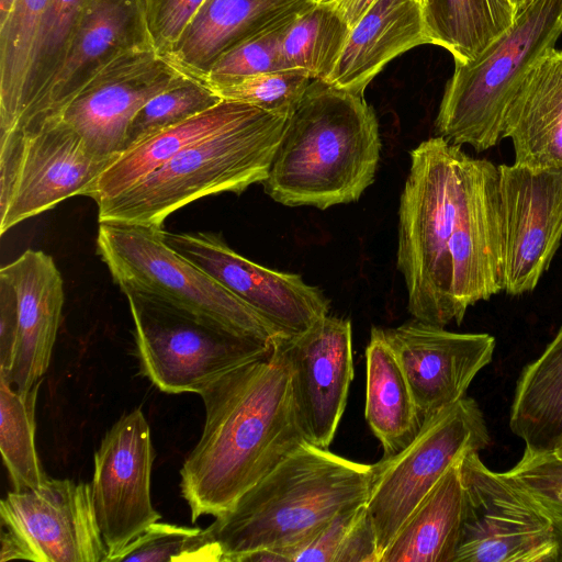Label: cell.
Returning <instances> with one entry per match:
<instances>
[{
	"instance_id": "1",
	"label": "cell",
	"mask_w": 562,
	"mask_h": 562,
	"mask_svg": "<svg viewBox=\"0 0 562 562\" xmlns=\"http://www.w3.org/2000/svg\"><path fill=\"white\" fill-rule=\"evenodd\" d=\"M397 269L408 312L445 327L503 281L497 166L441 136L411 151L398 210Z\"/></svg>"
},
{
	"instance_id": "2",
	"label": "cell",
	"mask_w": 562,
	"mask_h": 562,
	"mask_svg": "<svg viewBox=\"0 0 562 562\" xmlns=\"http://www.w3.org/2000/svg\"><path fill=\"white\" fill-rule=\"evenodd\" d=\"M285 338L277 339L268 356L232 370L199 394L205 422L180 470L192 522L231 509L307 441L294 407Z\"/></svg>"
},
{
	"instance_id": "3",
	"label": "cell",
	"mask_w": 562,
	"mask_h": 562,
	"mask_svg": "<svg viewBox=\"0 0 562 562\" xmlns=\"http://www.w3.org/2000/svg\"><path fill=\"white\" fill-rule=\"evenodd\" d=\"M372 464L305 441L203 529L205 562L290 548L339 512L367 503Z\"/></svg>"
},
{
	"instance_id": "4",
	"label": "cell",
	"mask_w": 562,
	"mask_h": 562,
	"mask_svg": "<svg viewBox=\"0 0 562 562\" xmlns=\"http://www.w3.org/2000/svg\"><path fill=\"white\" fill-rule=\"evenodd\" d=\"M380 151L378 120L363 94L312 79L286 119L262 186L288 206L353 202L373 182Z\"/></svg>"
},
{
	"instance_id": "5",
	"label": "cell",
	"mask_w": 562,
	"mask_h": 562,
	"mask_svg": "<svg viewBox=\"0 0 562 562\" xmlns=\"http://www.w3.org/2000/svg\"><path fill=\"white\" fill-rule=\"evenodd\" d=\"M286 119L257 109L190 145L125 191L98 203L99 222L162 228L171 213L193 201L223 192L239 194L262 183Z\"/></svg>"
},
{
	"instance_id": "6",
	"label": "cell",
	"mask_w": 562,
	"mask_h": 562,
	"mask_svg": "<svg viewBox=\"0 0 562 562\" xmlns=\"http://www.w3.org/2000/svg\"><path fill=\"white\" fill-rule=\"evenodd\" d=\"M561 35L562 0H532L475 60L454 64L435 122L439 136L477 151L495 146L520 82Z\"/></svg>"
},
{
	"instance_id": "7",
	"label": "cell",
	"mask_w": 562,
	"mask_h": 562,
	"mask_svg": "<svg viewBox=\"0 0 562 562\" xmlns=\"http://www.w3.org/2000/svg\"><path fill=\"white\" fill-rule=\"evenodd\" d=\"M162 233L151 226L99 222L98 252L125 295L172 306L269 344L282 337L251 307L169 247Z\"/></svg>"
},
{
	"instance_id": "8",
	"label": "cell",
	"mask_w": 562,
	"mask_h": 562,
	"mask_svg": "<svg viewBox=\"0 0 562 562\" xmlns=\"http://www.w3.org/2000/svg\"><path fill=\"white\" fill-rule=\"evenodd\" d=\"M125 296L140 372L162 392L200 394L232 370L268 356L273 347L172 306Z\"/></svg>"
},
{
	"instance_id": "9",
	"label": "cell",
	"mask_w": 562,
	"mask_h": 562,
	"mask_svg": "<svg viewBox=\"0 0 562 562\" xmlns=\"http://www.w3.org/2000/svg\"><path fill=\"white\" fill-rule=\"evenodd\" d=\"M119 156L93 151L61 117L0 134V234L86 195Z\"/></svg>"
},
{
	"instance_id": "10",
	"label": "cell",
	"mask_w": 562,
	"mask_h": 562,
	"mask_svg": "<svg viewBox=\"0 0 562 562\" xmlns=\"http://www.w3.org/2000/svg\"><path fill=\"white\" fill-rule=\"evenodd\" d=\"M491 442L482 409L464 396L422 426L416 438L395 454L372 464L366 506L380 559L402 525L446 471L468 451Z\"/></svg>"
},
{
	"instance_id": "11",
	"label": "cell",
	"mask_w": 562,
	"mask_h": 562,
	"mask_svg": "<svg viewBox=\"0 0 562 562\" xmlns=\"http://www.w3.org/2000/svg\"><path fill=\"white\" fill-rule=\"evenodd\" d=\"M462 519L453 562H561L562 532L503 472L479 451L459 460Z\"/></svg>"
},
{
	"instance_id": "12",
	"label": "cell",
	"mask_w": 562,
	"mask_h": 562,
	"mask_svg": "<svg viewBox=\"0 0 562 562\" xmlns=\"http://www.w3.org/2000/svg\"><path fill=\"white\" fill-rule=\"evenodd\" d=\"M0 515V562L106 561L88 483L48 477L37 488L9 492Z\"/></svg>"
},
{
	"instance_id": "13",
	"label": "cell",
	"mask_w": 562,
	"mask_h": 562,
	"mask_svg": "<svg viewBox=\"0 0 562 562\" xmlns=\"http://www.w3.org/2000/svg\"><path fill=\"white\" fill-rule=\"evenodd\" d=\"M154 459L150 428L140 407L122 415L94 452L90 487L109 552L105 562L161 518L150 496Z\"/></svg>"
},
{
	"instance_id": "14",
	"label": "cell",
	"mask_w": 562,
	"mask_h": 562,
	"mask_svg": "<svg viewBox=\"0 0 562 562\" xmlns=\"http://www.w3.org/2000/svg\"><path fill=\"white\" fill-rule=\"evenodd\" d=\"M166 244L251 307L282 337L307 330L329 311L323 292L299 274L255 263L213 233H162Z\"/></svg>"
},
{
	"instance_id": "15",
	"label": "cell",
	"mask_w": 562,
	"mask_h": 562,
	"mask_svg": "<svg viewBox=\"0 0 562 562\" xmlns=\"http://www.w3.org/2000/svg\"><path fill=\"white\" fill-rule=\"evenodd\" d=\"M188 77L153 46L136 48L102 68L58 117L75 128L97 154L120 156L138 110Z\"/></svg>"
},
{
	"instance_id": "16",
	"label": "cell",
	"mask_w": 562,
	"mask_h": 562,
	"mask_svg": "<svg viewBox=\"0 0 562 562\" xmlns=\"http://www.w3.org/2000/svg\"><path fill=\"white\" fill-rule=\"evenodd\" d=\"M504 290L532 291L562 238V169L501 165Z\"/></svg>"
},
{
	"instance_id": "17",
	"label": "cell",
	"mask_w": 562,
	"mask_h": 562,
	"mask_svg": "<svg viewBox=\"0 0 562 562\" xmlns=\"http://www.w3.org/2000/svg\"><path fill=\"white\" fill-rule=\"evenodd\" d=\"M383 335L407 376L423 424L467 395L496 345L488 334L453 333L415 318Z\"/></svg>"
},
{
	"instance_id": "18",
	"label": "cell",
	"mask_w": 562,
	"mask_h": 562,
	"mask_svg": "<svg viewBox=\"0 0 562 562\" xmlns=\"http://www.w3.org/2000/svg\"><path fill=\"white\" fill-rule=\"evenodd\" d=\"M285 345L300 427L308 442L327 449L353 379L351 323L327 314L304 333L286 337Z\"/></svg>"
},
{
	"instance_id": "19",
	"label": "cell",
	"mask_w": 562,
	"mask_h": 562,
	"mask_svg": "<svg viewBox=\"0 0 562 562\" xmlns=\"http://www.w3.org/2000/svg\"><path fill=\"white\" fill-rule=\"evenodd\" d=\"M146 46L153 44L143 0H90L56 74L16 131L58 117L109 63Z\"/></svg>"
},
{
	"instance_id": "20",
	"label": "cell",
	"mask_w": 562,
	"mask_h": 562,
	"mask_svg": "<svg viewBox=\"0 0 562 562\" xmlns=\"http://www.w3.org/2000/svg\"><path fill=\"white\" fill-rule=\"evenodd\" d=\"M13 288L18 305V340L13 367L7 379L27 392L44 380L64 305V282L54 259L29 249L0 270Z\"/></svg>"
},
{
	"instance_id": "21",
	"label": "cell",
	"mask_w": 562,
	"mask_h": 562,
	"mask_svg": "<svg viewBox=\"0 0 562 562\" xmlns=\"http://www.w3.org/2000/svg\"><path fill=\"white\" fill-rule=\"evenodd\" d=\"M515 164L562 169V48H550L526 74L505 113Z\"/></svg>"
},
{
	"instance_id": "22",
	"label": "cell",
	"mask_w": 562,
	"mask_h": 562,
	"mask_svg": "<svg viewBox=\"0 0 562 562\" xmlns=\"http://www.w3.org/2000/svg\"><path fill=\"white\" fill-rule=\"evenodd\" d=\"M430 44L422 0H378L355 24L335 69L325 81L363 94L395 57Z\"/></svg>"
},
{
	"instance_id": "23",
	"label": "cell",
	"mask_w": 562,
	"mask_h": 562,
	"mask_svg": "<svg viewBox=\"0 0 562 562\" xmlns=\"http://www.w3.org/2000/svg\"><path fill=\"white\" fill-rule=\"evenodd\" d=\"M311 0H205L171 52L164 56L201 80L217 58L245 38Z\"/></svg>"
},
{
	"instance_id": "24",
	"label": "cell",
	"mask_w": 562,
	"mask_h": 562,
	"mask_svg": "<svg viewBox=\"0 0 562 562\" xmlns=\"http://www.w3.org/2000/svg\"><path fill=\"white\" fill-rule=\"evenodd\" d=\"M257 109L222 100L213 108L151 135L123 151L102 172L87 196L98 204L120 194L182 149L229 127Z\"/></svg>"
},
{
	"instance_id": "25",
	"label": "cell",
	"mask_w": 562,
	"mask_h": 562,
	"mask_svg": "<svg viewBox=\"0 0 562 562\" xmlns=\"http://www.w3.org/2000/svg\"><path fill=\"white\" fill-rule=\"evenodd\" d=\"M366 419L383 448V457L408 446L423 423L407 380L383 329L373 327L366 350Z\"/></svg>"
},
{
	"instance_id": "26",
	"label": "cell",
	"mask_w": 562,
	"mask_h": 562,
	"mask_svg": "<svg viewBox=\"0 0 562 562\" xmlns=\"http://www.w3.org/2000/svg\"><path fill=\"white\" fill-rule=\"evenodd\" d=\"M463 507L459 461L402 525L380 562H453Z\"/></svg>"
},
{
	"instance_id": "27",
	"label": "cell",
	"mask_w": 562,
	"mask_h": 562,
	"mask_svg": "<svg viewBox=\"0 0 562 562\" xmlns=\"http://www.w3.org/2000/svg\"><path fill=\"white\" fill-rule=\"evenodd\" d=\"M510 430L530 452H552L562 439V327L521 370L509 412Z\"/></svg>"
},
{
	"instance_id": "28",
	"label": "cell",
	"mask_w": 562,
	"mask_h": 562,
	"mask_svg": "<svg viewBox=\"0 0 562 562\" xmlns=\"http://www.w3.org/2000/svg\"><path fill=\"white\" fill-rule=\"evenodd\" d=\"M422 10L430 44L459 65L475 60L517 18L509 0H422Z\"/></svg>"
},
{
	"instance_id": "29",
	"label": "cell",
	"mask_w": 562,
	"mask_h": 562,
	"mask_svg": "<svg viewBox=\"0 0 562 562\" xmlns=\"http://www.w3.org/2000/svg\"><path fill=\"white\" fill-rule=\"evenodd\" d=\"M380 562L366 503L346 508L296 544L250 553L243 562Z\"/></svg>"
},
{
	"instance_id": "30",
	"label": "cell",
	"mask_w": 562,
	"mask_h": 562,
	"mask_svg": "<svg viewBox=\"0 0 562 562\" xmlns=\"http://www.w3.org/2000/svg\"><path fill=\"white\" fill-rule=\"evenodd\" d=\"M351 29L327 4L310 3L284 31L280 49L285 69H301L326 81L345 48Z\"/></svg>"
},
{
	"instance_id": "31",
	"label": "cell",
	"mask_w": 562,
	"mask_h": 562,
	"mask_svg": "<svg viewBox=\"0 0 562 562\" xmlns=\"http://www.w3.org/2000/svg\"><path fill=\"white\" fill-rule=\"evenodd\" d=\"M42 382L20 392L0 375V450L15 492L37 488L48 479L35 445V407Z\"/></svg>"
},
{
	"instance_id": "32",
	"label": "cell",
	"mask_w": 562,
	"mask_h": 562,
	"mask_svg": "<svg viewBox=\"0 0 562 562\" xmlns=\"http://www.w3.org/2000/svg\"><path fill=\"white\" fill-rule=\"evenodd\" d=\"M50 0H15L0 25V134L13 130L30 63Z\"/></svg>"
},
{
	"instance_id": "33",
	"label": "cell",
	"mask_w": 562,
	"mask_h": 562,
	"mask_svg": "<svg viewBox=\"0 0 562 562\" xmlns=\"http://www.w3.org/2000/svg\"><path fill=\"white\" fill-rule=\"evenodd\" d=\"M90 0H50L34 45L14 127L18 130L56 74ZM10 133V132H9Z\"/></svg>"
},
{
	"instance_id": "34",
	"label": "cell",
	"mask_w": 562,
	"mask_h": 562,
	"mask_svg": "<svg viewBox=\"0 0 562 562\" xmlns=\"http://www.w3.org/2000/svg\"><path fill=\"white\" fill-rule=\"evenodd\" d=\"M221 101L222 99L207 86L188 77L155 95L138 110L130 123L123 151L165 128L213 108Z\"/></svg>"
},
{
	"instance_id": "35",
	"label": "cell",
	"mask_w": 562,
	"mask_h": 562,
	"mask_svg": "<svg viewBox=\"0 0 562 562\" xmlns=\"http://www.w3.org/2000/svg\"><path fill=\"white\" fill-rule=\"evenodd\" d=\"M311 81L310 75L301 69H282L205 86L222 100L289 117Z\"/></svg>"
},
{
	"instance_id": "36",
	"label": "cell",
	"mask_w": 562,
	"mask_h": 562,
	"mask_svg": "<svg viewBox=\"0 0 562 562\" xmlns=\"http://www.w3.org/2000/svg\"><path fill=\"white\" fill-rule=\"evenodd\" d=\"M304 8L284 15L226 50L199 81L210 85L285 69L280 49L281 38L297 13Z\"/></svg>"
},
{
	"instance_id": "37",
	"label": "cell",
	"mask_w": 562,
	"mask_h": 562,
	"mask_svg": "<svg viewBox=\"0 0 562 562\" xmlns=\"http://www.w3.org/2000/svg\"><path fill=\"white\" fill-rule=\"evenodd\" d=\"M202 530L156 521L109 562H203Z\"/></svg>"
},
{
	"instance_id": "38",
	"label": "cell",
	"mask_w": 562,
	"mask_h": 562,
	"mask_svg": "<svg viewBox=\"0 0 562 562\" xmlns=\"http://www.w3.org/2000/svg\"><path fill=\"white\" fill-rule=\"evenodd\" d=\"M503 473L528 494L562 532V459L553 452L524 450L520 460Z\"/></svg>"
},
{
	"instance_id": "39",
	"label": "cell",
	"mask_w": 562,
	"mask_h": 562,
	"mask_svg": "<svg viewBox=\"0 0 562 562\" xmlns=\"http://www.w3.org/2000/svg\"><path fill=\"white\" fill-rule=\"evenodd\" d=\"M205 0H143L147 29L156 52L168 55Z\"/></svg>"
},
{
	"instance_id": "40",
	"label": "cell",
	"mask_w": 562,
	"mask_h": 562,
	"mask_svg": "<svg viewBox=\"0 0 562 562\" xmlns=\"http://www.w3.org/2000/svg\"><path fill=\"white\" fill-rule=\"evenodd\" d=\"M16 296L10 283L0 277V375L9 378L18 340Z\"/></svg>"
},
{
	"instance_id": "41",
	"label": "cell",
	"mask_w": 562,
	"mask_h": 562,
	"mask_svg": "<svg viewBox=\"0 0 562 562\" xmlns=\"http://www.w3.org/2000/svg\"><path fill=\"white\" fill-rule=\"evenodd\" d=\"M378 0H334L329 3L350 29Z\"/></svg>"
},
{
	"instance_id": "42",
	"label": "cell",
	"mask_w": 562,
	"mask_h": 562,
	"mask_svg": "<svg viewBox=\"0 0 562 562\" xmlns=\"http://www.w3.org/2000/svg\"><path fill=\"white\" fill-rule=\"evenodd\" d=\"M15 0H0V25L3 24L10 15Z\"/></svg>"
},
{
	"instance_id": "43",
	"label": "cell",
	"mask_w": 562,
	"mask_h": 562,
	"mask_svg": "<svg viewBox=\"0 0 562 562\" xmlns=\"http://www.w3.org/2000/svg\"><path fill=\"white\" fill-rule=\"evenodd\" d=\"M509 2L516 10L518 16L532 2V0H509Z\"/></svg>"
},
{
	"instance_id": "44",
	"label": "cell",
	"mask_w": 562,
	"mask_h": 562,
	"mask_svg": "<svg viewBox=\"0 0 562 562\" xmlns=\"http://www.w3.org/2000/svg\"><path fill=\"white\" fill-rule=\"evenodd\" d=\"M558 458L562 459V439L555 447V449L552 451Z\"/></svg>"
},
{
	"instance_id": "45",
	"label": "cell",
	"mask_w": 562,
	"mask_h": 562,
	"mask_svg": "<svg viewBox=\"0 0 562 562\" xmlns=\"http://www.w3.org/2000/svg\"><path fill=\"white\" fill-rule=\"evenodd\" d=\"M313 3H318V4H327V3H331L334 0H311Z\"/></svg>"
}]
</instances>
